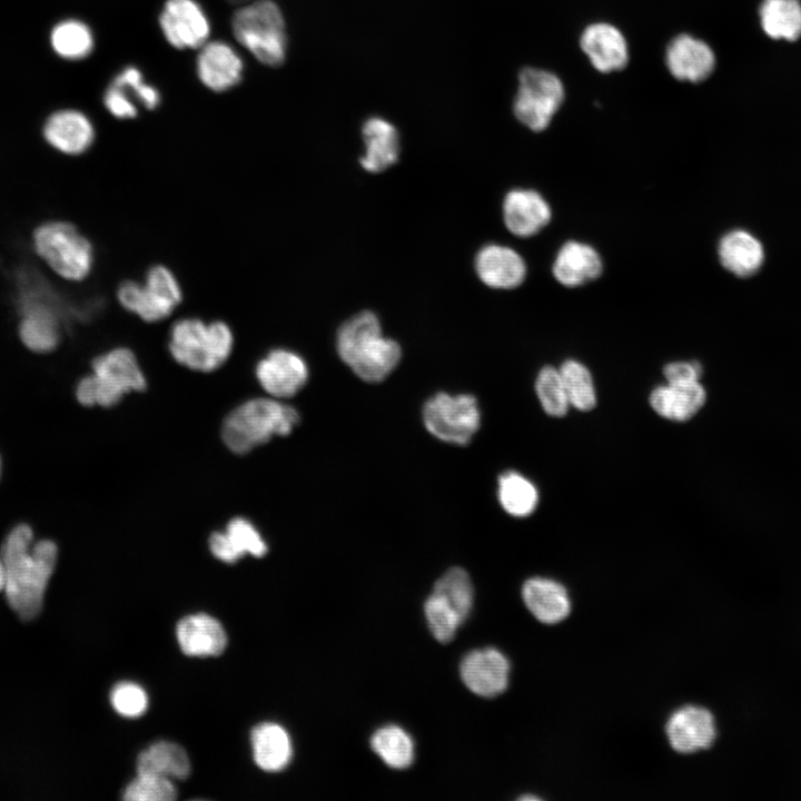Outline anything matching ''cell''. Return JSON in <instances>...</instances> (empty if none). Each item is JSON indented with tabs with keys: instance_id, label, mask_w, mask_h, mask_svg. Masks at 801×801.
Listing matches in <instances>:
<instances>
[{
	"instance_id": "cell-1",
	"label": "cell",
	"mask_w": 801,
	"mask_h": 801,
	"mask_svg": "<svg viewBox=\"0 0 801 801\" xmlns=\"http://www.w3.org/2000/svg\"><path fill=\"white\" fill-rule=\"evenodd\" d=\"M0 554L7 601L20 619L30 621L42 609L58 560V546L52 540H36L32 527L19 523L6 535Z\"/></svg>"
},
{
	"instance_id": "cell-2",
	"label": "cell",
	"mask_w": 801,
	"mask_h": 801,
	"mask_svg": "<svg viewBox=\"0 0 801 801\" xmlns=\"http://www.w3.org/2000/svg\"><path fill=\"white\" fill-rule=\"evenodd\" d=\"M299 422L297 411L277 398L257 397L235 407L225 417L221 437L235 454H246L275 436H286Z\"/></svg>"
},
{
	"instance_id": "cell-3",
	"label": "cell",
	"mask_w": 801,
	"mask_h": 801,
	"mask_svg": "<svg viewBox=\"0 0 801 801\" xmlns=\"http://www.w3.org/2000/svg\"><path fill=\"white\" fill-rule=\"evenodd\" d=\"M30 241L38 259L57 277L80 283L91 274L95 264L92 244L73 224L44 220L33 228Z\"/></svg>"
},
{
	"instance_id": "cell-4",
	"label": "cell",
	"mask_w": 801,
	"mask_h": 801,
	"mask_svg": "<svg viewBox=\"0 0 801 801\" xmlns=\"http://www.w3.org/2000/svg\"><path fill=\"white\" fill-rule=\"evenodd\" d=\"M18 338L31 353L49 354L62 340L66 312L42 280L23 278L18 288Z\"/></svg>"
},
{
	"instance_id": "cell-5",
	"label": "cell",
	"mask_w": 801,
	"mask_h": 801,
	"mask_svg": "<svg viewBox=\"0 0 801 801\" xmlns=\"http://www.w3.org/2000/svg\"><path fill=\"white\" fill-rule=\"evenodd\" d=\"M146 386V377L132 350L116 347L93 358L91 373L76 386V398L86 407H112L126 394L142 392Z\"/></svg>"
},
{
	"instance_id": "cell-6",
	"label": "cell",
	"mask_w": 801,
	"mask_h": 801,
	"mask_svg": "<svg viewBox=\"0 0 801 801\" xmlns=\"http://www.w3.org/2000/svg\"><path fill=\"white\" fill-rule=\"evenodd\" d=\"M168 347L179 365L195 372L210 373L229 358L234 335L222 320L206 323L196 317H187L172 325Z\"/></svg>"
},
{
	"instance_id": "cell-7",
	"label": "cell",
	"mask_w": 801,
	"mask_h": 801,
	"mask_svg": "<svg viewBox=\"0 0 801 801\" xmlns=\"http://www.w3.org/2000/svg\"><path fill=\"white\" fill-rule=\"evenodd\" d=\"M237 41L259 62L278 67L284 63L287 34L284 16L271 0H258L238 9L233 18Z\"/></svg>"
},
{
	"instance_id": "cell-8",
	"label": "cell",
	"mask_w": 801,
	"mask_h": 801,
	"mask_svg": "<svg viewBox=\"0 0 801 801\" xmlns=\"http://www.w3.org/2000/svg\"><path fill=\"white\" fill-rule=\"evenodd\" d=\"M117 299L127 312L145 322L155 323L172 314L181 303L182 290L169 268L156 265L148 269L142 283H121L117 288Z\"/></svg>"
},
{
	"instance_id": "cell-9",
	"label": "cell",
	"mask_w": 801,
	"mask_h": 801,
	"mask_svg": "<svg viewBox=\"0 0 801 801\" xmlns=\"http://www.w3.org/2000/svg\"><path fill=\"white\" fill-rule=\"evenodd\" d=\"M565 90L551 71L526 67L518 73L513 111L516 119L535 132L545 130L561 108Z\"/></svg>"
},
{
	"instance_id": "cell-10",
	"label": "cell",
	"mask_w": 801,
	"mask_h": 801,
	"mask_svg": "<svg viewBox=\"0 0 801 801\" xmlns=\"http://www.w3.org/2000/svg\"><path fill=\"white\" fill-rule=\"evenodd\" d=\"M426 429L436 438L457 445H466L479 428L481 413L474 396H452L438 393L423 407Z\"/></svg>"
},
{
	"instance_id": "cell-11",
	"label": "cell",
	"mask_w": 801,
	"mask_h": 801,
	"mask_svg": "<svg viewBox=\"0 0 801 801\" xmlns=\"http://www.w3.org/2000/svg\"><path fill=\"white\" fill-rule=\"evenodd\" d=\"M41 137L52 150L76 157L90 149L95 142L96 130L85 112L73 108H61L44 118Z\"/></svg>"
},
{
	"instance_id": "cell-12",
	"label": "cell",
	"mask_w": 801,
	"mask_h": 801,
	"mask_svg": "<svg viewBox=\"0 0 801 801\" xmlns=\"http://www.w3.org/2000/svg\"><path fill=\"white\" fill-rule=\"evenodd\" d=\"M166 40L177 49H196L210 33L209 21L195 0H167L159 16Z\"/></svg>"
},
{
	"instance_id": "cell-13",
	"label": "cell",
	"mask_w": 801,
	"mask_h": 801,
	"mask_svg": "<svg viewBox=\"0 0 801 801\" xmlns=\"http://www.w3.org/2000/svg\"><path fill=\"white\" fill-rule=\"evenodd\" d=\"M256 378L271 397L281 399L297 394L308 378L306 362L298 354L276 348L256 365Z\"/></svg>"
},
{
	"instance_id": "cell-14",
	"label": "cell",
	"mask_w": 801,
	"mask_h": 801,
	"mask_svg": "<svg viewBox=\"0 0 801 801\" xmlns=\"http://www.w3.org/2000/svg\"><path fill=\"white\" fill-rule=\"evenodd\" d=\"M464 684L475 694L493 698L503 693L508 684L510 662L495 647L468 652L459 665Z\"/></svg>"
},
{
	"instance_id": "cell-15",
	"label": "cell",
	"mask_w": 801,
	"mask_h": 801,
	"mask_svg": "<svg viewBox=\"0 0 801 801\" xmlns=\"http://www.w3.org/2000/svg\"><path fill=\"white\" fill-rule=\"evenodd\" d=\"M665 732L672 749L683 754L710 748L716 736L713 714L703 706L691 704L670 715Z\"/></svg>"
},
{
	"instance_id": "cell-16",
	"label": "cell",
	"mask_w": 801,
	"mask_h": 801,
	"mask_svg": "<svg viewBox=\"0 0 801 801\" xmlns=\"http://www.w3.org/2000/svg\"><path fill=\"white\" fill-rule=\"evenodd\" d=\"M665 65L676 80L698 83L712 73L715 56L706 42L682 33L666 46Z\"/></svg>"
},
{
	"instance_id": "cell-17",
	"label": "cell",
	"mask_w": 801,
	"mask_h": 801,
	"mask_svg": "<svg viewBox=\"0 0 801 801\" xmlns=\"http://www.w3.org/2000/svg\"><path fill=\"white\" fill-rule=\"evenodd\" d=\"M580 47L594 69L602 73L622 70L629 63L626 39L613 24H589L581 33Z\"/></svg>"
},
{
	"instance_id": "cell-18",
	"label": "cell",
	"mask_w": 801,
	"mask_h": 801,
	"mask_svg": "<svg viewBox=\"0 0 801 801\" xmlns=\"http://www.w3.org/2000/svg\"><path fill=\"white\" fill-rule=\"evenodd\" d=\"M552 218V209L544 197L533 189H513L503 201V219L515 236L531 237L541 231Z\"/></svg>"
},
{
	"instance_id": "cell-19",
	"label": "cell",
	"mask_w": 801,
	"mask_h": 801,
	"mask_svg": "<svg viewBox=\"0 0 801 801\" xmlns=\"http://www.w3.org/2000/svg\"><path fill=\"white\" fill-rule=\"evenodd\" d=\"M211 554L225 563H235L245 555L264 556L267 544L258 528L245 517L231 518L224 531L214 532L208 541Z\"/></svg>"
},
{
	"instance_id": "cell-20",
	"label": "cell",
	"mask_w": 801,
	"mask_h": 801,
	"mask_svg": "<svg viewBox=\"0 0 801 801\" xmlns=\"http://www.w3.org/2000/svg\"><path fill=\"white\" fill-rule=\"evenodd\" d=\"M475 269L485 285L496 289L515 288L526 276V265L522 256L501 245L483 247L476 255Z\"/></svg>"
},
{
	"instance_id": "cell-21",
	"label": "cell",
	"mask_w": 801,
	"mask_h": 801,
	"mask_svg": "<svg viewBox=\"0 0 801 801\" xmlns=\"http://www.w3.org/2000/svg\"><path fill=\"white\" fill-rule=\"evenodd\" d=\"M243 60L224 41L205 43L197 57V75L210 90L225 91L236 86L243 73Z\"/></svg>"
},
{
	"instance_id": "cell-22",
	"label": "cell",
	"mask_w": 801,
	"mask_h": 801,
	"mask_svg": "<svg viewBox=\"0 0 801 801\" xmlns=\"http://www.w3.org/2000/svg\"><path fill=\"white\" fill-rule=\"evenodd\" d=\"M718 256L724 269L736 277H751L763 266L765 250L751 231L735 228L725 233L718 245Z\"/></svg>"
},
{
	"instance_id": "cell-23",
	"label": "cell",
	"mask_w": 801,
	"mask_h": 801,
	"mask_svg": "<svg viewBox=\"0 0 801 801\" xmlns=\"http://www.w3.org/2000/svg\"><path fill=\"white\" fill-rule=\"evenodd\" d=\"M399 345L382 334L367 338L345 363L360 379L378 383L385 379L400 360Z\"/></svg>"
},
{
	"instance_id": "cell-24",
	"label": "cell",
	"mask_w": 801,
	"mask_h": 801,
	"mask_svg": "<svg viewBox=\"0 0 801 801\" xmlns=\"http://www.w3.org/2000/svg\"><path fill=\"white\" fill-rule=\"evenodd\" d=\"M176 635L181 651L189 656H216L227 645L222 625L206 613L191 614L180 620Z\"/></svg>"
},
{
	"instance_id": "cell-25",
	"label": "cell",
	"mask_w": 801,
	"mask_h": 801,
	"mask_svg": "<svg viewBox=\"0 0 801 801\" xmlns=\"http://www.w3.org/2000/svg\"><path fill=\"white\" fill-rule=\"evenodd\" d=\"M602 269L603 263L596 249L576 240H568L558 249L552 267L554 278L570 288L594 280Z\"/></svg>"
},
{
	"instance_id": "cell-26",
	"label": "cell",
	"mask_w": 801,
	"mask_h": 801,
	"mask_svg": "<svg viewBox=\"0 0 801 801\" xmlns=\"http://www.w3.org/2000/svg\"><path fill=\"white\" fill-rule=\"evenodd\" d=\"M522 599L536 620L545 624L558 623L571 612L566 587L553 578L535 576L526 580Z\"/></svg>"
},
{
	"instance_id": "cell-27",
	"label": "cell",
	"mask_w": 801,
	"mask_h": 801,
	"mask_svg": "<svg viewBox=\"0 0 801 801\" xmlns=\"http://www.w3.org/2000/svg\"><path fill=\"white\" fill-rule=\"evenodd\" d=\"M706 393L700 382L688 384L666 383L655 387L649 397L653 411L670 421L685 422L704 405Z\"/></svg>"
},
{
	"instance_id": "cell-28",
	"label": "cell",
	"mask_w": 801,
	"mask_h": 801,
	"mask_svg": "<svg viewBox=\"0 0 801 801\" xmlns=\"http://www.w3.org/2000/svg\"><path fill=\"white\" fill-rule=\"evenodd\" d=\"M365 155L359 159L369 172H380L398 160L399 136L396 128L380 117L368 118L362 128Z\"/></svg>"
},
{
	"instance_id": "cell-29",
	"label": "cell",
	"mask_w": 801,
	"mask_h": 801,
	"mask_svg": "<svg viewBox=\"0 0 801 801\" xmlns=\"http://www.w3.org/2000/svg\"><path fill=\"white\" fill-rule=\"evenodd\" d=\"M255 763L264 771L284 770L293 758V745L287 731L274 722L256 725L250 734Z\"/></svg>"
},
{
	"instance_id": "cell-30",
	"label": "cell",
	"mask_w": 801,
	"mask_h": 801,
	"mask_svg": "<svg viewBox=\"0 0 801 801\" xmlns=\"http://www.w3.org/2000/svg\"><path fill=\"white\" fill-rule=\"evenodd\" d=\"M137 773L182 780L190 774L189 758L179 744L158 741L138 755Z\"/></svg>"
},
{
	"instance_id": "cell-31",
	"label": "cell",
	"mask_w": 801,
	"mask_h": 801,
	"mask_svg": "<svg viewBox=\"0 0 801 801\" xmlns=\"http://www.w3.org/2000/svg\"><path fill=\"white\" fill-rule=\"evenodd\" d=\"M48 40L52 52L66 61L83 60L95 47L90 27L76 18H66L56 22L49 31Z\"/></svg>"
},
{
	"instance_id": "cell-32",
	"label": "cell",
	"mask_w": 801,
	"mask_h": 801,
	"mask_svg": "<svg viewBox=\"0 0 801 801\" xmlns=\"http://www.w3.org/2000/svg\"><path fill=\"white\" fill-rule=\"evenodd\" d=\"M759 14L761 27L769 37L793 41L801 36L799 0H763Z\"/></svg>"
},
{
	"instance_id": "cell-33",
	"label": "cell",
	"mask_w": 801,
	"mask_h": 801,
	"mask_svg": "<svg viewBox=\"0 0 801 801\" xmlns=\"http://www.w3.org/2000/svg\"><path fill=\"white\" fill-rule=\"evenodd\" d=\"M497 494L504 511L515 517L531 515L538 503L535 485L515 471H507L500 476Z\"/></svg>"
},
{
	"instance_id": "cell-34",
	"label": "cell",
	"mask_w": 801,
	"mask_h": 801,
	"mask_svg": "<svg viewBox=\"0 0 801 801\" xmlns=\"http://www.w3.org/2000/svg\"><path fill=\"white\" fill-rule=\"evenodd\" d=\"M370 748L393 769L408 768L414 760V742L398 725L379 728L370 738Z\"/></svg>"
},
{
	"instance_id": "cell-35",
	"label": "cell",
	"mask_w": 801,
	"mask_h": 801,
	"mask_svg": "<svg viewBox=\"0 0 801 801\" xmlns=\"http://www.w3.org/2000/svg\"><path fill=\"white\" fill-rule=\"evenodd\" d=\"M570 406L587 412L596 405V390L589 368L578 360L566 359L558 367Z\"/></svg>"
},
{
	"instance_id": "cell-36",
	"label": "cell",
	"mask_w": 801,
	"mask_h": 801,
	"mask_svg": "<svg viewBox=\"0 0 801 801\" xmlns=\"http://www.w3.org/2000/svg\"><path fill=\"white\" fill-rule=\"evenodd\" d=\"M433 593L442 596L464 622L473 606V585L467 572L453 567L444 573L435 583Z\"/></svg>"
},
{
	"instance_id": "cell-37",
	"label": "cell",
	"mask_w": 801,
	"mask_h": 801,
	"mask_svg": "<svg viewBox=\"0 0 801 801\" xmlns=\"http://www.w3.org/2000/svg\"><path fill=\"white\" fill-rule=\"evenodd\" d=\"M377 316L372 312H362L346 320L337 334V353L346 363L355 349L367 338L380 334Z\"/></svg>"
},
{
	"instance_id": "cell-38",
	"label": "cell",
	"mask_w": 801,
	"mask_h": 801,
	"mask_svg": "<svg viewBox=\"0 0 801 801\" xmlns=\"http://www.w3.org/2000/svg\"><path fill=\"white\" fill-rule=\"evenodd\" d=\"M535 390L543 411L553 417L564 416L570 407L558 368L544 366L535 380Z\"/></svg>"
},
{
	"instance_id": "cell-39",
	"label": "cell",
	"mask_w": 801,
	"mask_h": 801,
	"mask_svg": "<svg viewBox=\"0 0 801 801\" xmlns=\"http://www.w3.org/2000/svg\"><path fill=\"white\" fill-rule=\"evenodd\" d=\"M424 612L432 634L441 643L452 641L463 623L455 610L435 593L427 597Z\"/></svg>"
},
{
	"instance_id": "cell-40",
	"label": "cell",
	"mask_w": 801,
	"mask_h": 801,
	"mask_svg": "<svg viewBox=\"0 0 801 801\" xmlns=\"http://www.w3.org/2000/svg\"><path fill=\"white\" fill-rule=\"evenodd\" d=\"M122 798L127 801H172L177 798V789L170 779L138 774L126 787Z\"/></svg>"
},
{
	"instance_id": "cell-41",
	"label": "cell",
	"mask_w": 801,
	"mask_h": 801,
	"mask_svg": "<svg viewBox=\"0 0 801 801\" xmlns=\"http://www.w3.org/2000/svg\"><path fill=\"white\" fill-rule=\"evenodd\" d=\"M110 702L115 711L126 718L140 716L148 708L146 691L132 682L116 684L110 693Z\"/></svg>"
},
{
	"instance_id": "cell-42",
	"label": "cell",
	"mask_w": 801,
	"mask_h": 801,
	"mask_svg": "<svg viewBox=\"0 0 801 801\" xmlns=\"http://www.w3.org/2000/svg\"><path fill=\"white\" fill-rule=\"evenodd\" d=\"M112 82L123 87L135 101L146 109H155L160 102L159 91L144 81V76L136 67H126L113 79Z\"/></svg>"
},
{
	"instance_id": "cell-43",
	"label": "cell",
	"mask_w": 801,
	"mask_h": 801,
	"mask_svg": "<svg viewBox=\"0 0 801 801\" xmlns=\"http://www.w3.org/2000/svg\"><path fill=\"white\" fill-rule=\"evenodd\" d=\"M103 105L108 112L118 119H132L138 115L137 105L131 96L112 81L103 93Z\"/></svg>"
},
{
	"instance_id": "cell-44",
	"label": "cell",
	"mask_w": 801,
	"mask_h": 801,
	"mask_svg": "<svg viewBox=\"0 0 801 801\" xmlns=\"http://www.w3.org/2000/svg\"><path fill=\"white\" fill-rule=\"evenodd\" d=\"M703 374L702 365L695 360L672 362L664 366L663 375L666 383L688 384L700 382Z\"/></svg>"
},
{
	"instance_id": "cell-45",
	"label": "cell",
	"mask_w": 801,
	"mask_h": 801,
	"mask_svg": "<svg viewBox=\"0 0 801 801\" xmlns=\"http://www.w3.org/2000/svg\"><path fill=\"white\" fill-rule=\"evenodd\" d=\"M6 581L4 564L0 554V591H3Z\"/></svg>"
},
{
	"instance_id": "cell-46",
	"label": "cell",
	"mask_w": 801,
	"mask_h": 801,
	"mask_svg": "<svg viewBox=\"0 0 801 801\" xmlns=\"http://www.w3.org/2000/svg\"><path fill=\"white\" fill-rule=\"evenodd\" d=\"M1 474H2V459H1V456H0V478H1Z\"/></svg>"
}]
</instances>
